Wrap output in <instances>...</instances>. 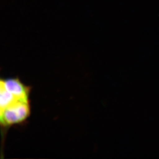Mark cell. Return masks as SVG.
<instances>
[{
  "instance_id": "cell-2",
  "label": "cell",
  "mask_w": 159,
  "mask_h": 159,
  "mask_svg": "<svg viewBox=\"0 0 159 159\" xmlns=\"http://www.w3.org/2000/svg\"><path fill=\"white\" fill-rule=\"evenodd\" d=\"M0 85L11 93L17 100L29 102V89L17 79L1 80Z\"/></svg>"
},
{
  "instance_id": "cell-1",
  "label": "cell",
  "mask_w": 159,
  "mask_h": 159,
  "mask_svg": "<svg viewBox=\"0 0 159 159\" xmlns=\"http://www.w3.org/2000/svg\"><path fill=\"white\" fill-rule=\"evenodd\" d=\"M0 120L3 125L17 124L25 120L30 113L29 102L18 101L0 111Z\"/></svg>"
},
{
  "instance_id": "cell-3",
  "label": "cell",
  "mask_w": 159,
  "mask_h": 159,
  "mask_svg": "<svg viewBox=\"0 0 159 159\" xmlns=\"http://www.w3.org/2000/svg\"><path fill=\"white\" fill-rule=\"evenodd\" d=\"M17 101L18 100L11 93L6 90L2 85H0V111L3 110Z\"/></svg>"
}]
</instances>
